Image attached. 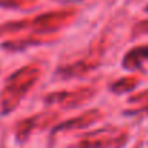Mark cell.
Here are the masks:
<instances>
[{"label": "cell", "mask_w": 148, "mask_h": 148, "mask_svg": "<svg viewBox=\"0 0 148 148\" xmlns=\"http://www.w3.org/2000/svg\"><path fill=\"white\" fill-rule=\"evenodd\" d=\"M132 61V65H138L139 61L142 60H148V47L147 48H141V49H136V51H132L129 57H126Z\"/></svg>", "instance_id": "obj_1"}]
</instances>
